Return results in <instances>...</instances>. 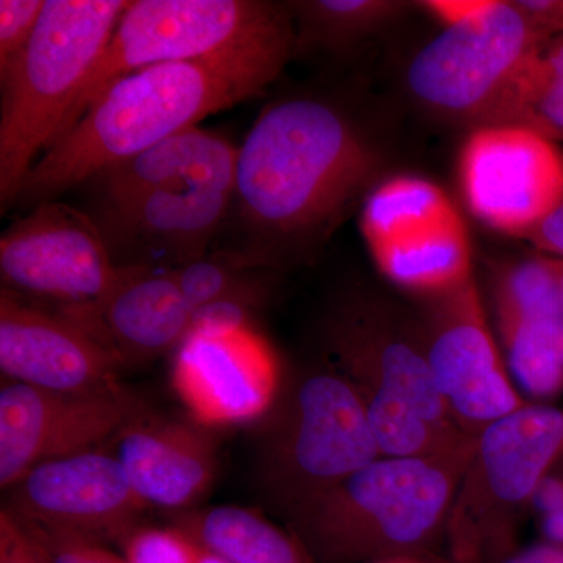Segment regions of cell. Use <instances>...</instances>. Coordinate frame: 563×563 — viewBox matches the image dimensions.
<instances>
[{
    "label": "cell",
    "instance_id": "32",
    "mask_svg": "<svg viewBox=\"0 0 563 563\" xmlns=\"http://www.w3.org/2000/svg\"><path fill=\"white\" fill-rule=\"evenodd\" d=\"M529 240L543 254L554 255L563 261V195L558 206L528 236Z\"/></svg>",
    "mask_w": 563,
    "mask_h": 563
},
{
    "label": "cell",
    "instance_id": "15",
    "mask_svg": "<svg viewBox=\"0 0 563 563\" xmlns=\"http://www.w3.org/2000/svg\"><path fill=\"white\" fill-rule=\"evenodd\" d=\"M7 492L14 517L103 543L121 544L150 509L103 448L41 463Z\"/></svg>",
    "mask_w": 563,
    "mask_h": 563
},
{
    "label": "cell",
    "instance_id": "12",
    "mask_svg": "<svg viewBox=\"0 0 563 563\" xmlns=\"http://www.w3.org/2000/svg\"><path fill=\"white\" fill-rule=\"evenodd\" d=\"M459 184L474 218L526 239L563 195V155L554 141L512 124L477 125L459 155Z\"/></svg>",
    "mask_w": 563,
    "mask_h": 563
},
{
    "label": "cell",
    "instance_id": "24",
    "mask_svg": "<svg viewBox=\"0 0 563 563\" xmlns=\"http://www.w3.org/2000/svg\"><path fill=\"white\" fill-rule=\"evenodd\" d=\"M512 124L563 141V32L547 36L481 125Z\"/></svg>",
    "mask_w": 563,
    "mask_h": 563
},
{
    "label": "cell",
    "instance_id": "36",
    "mask_svg": "<svg viewBox=\"0 0 563 563\" xmlns=\"http://www.w3.org/2000/svg\"><path fill=\"white\" fill-rule=\"evenodd\" d=\"M199 563H229L224 561V559L220 558V555L210 553V551L203 550L201 548V558H199Z\"/></svg>",
    "mask_w": 563,
    "mask_h": 563
},
{
    "label": "cell",
    "instance_id": "27",
    "mask_svg": "<svg viewBox=\"0 0 563 563\" xmlns=\"http://www.w3.org/2000/svg\"><path fill=\"white\" fill-rule=\"evenodd\" d=\"M125 563H199L201 547L176 526H143L121 543Z\"/></svg>",
    "mask_w": 563,
    "mask_h": 563
},
{
    "label": "cell",
    "instance_id": "13",
    "mask_svg": "<svg viewBox=\"0 0 563 563\" xmlns=\"http://www.w3.org/2000/svg\"><path fill=\"white\" fill-rule=\"evenodd\" d=\"M421 333L437 390L466 435L528 406L507 373L474 279L429 299Z\"/></svg>",
    "mask_w": 563,
    "mask_h": 563
},
{
    "label": "cell",
    "instance_id": "33",
    "mask_svg": "<svg viewBox=\"0 0 563 563\" xmlns=\"http://www.w3.org/2000/svg\"><path fill=\"white\" fill-rule=\"evenodd\" d=\"M517 3L548 35L563 32V0H517Z\"/></svg>",
    "mask_w": 563,
    "mask_h": 563
},
{
    "label": "cell",
    "instance_id": "19",
    "mask_svg": "<svg viewBox=\"0 0 563 563\" xmlns=\"http://www.w3.org/2000/svg\"><path fill=\"white\" fill-rule=\"evenodd\" d=\"M174 383L196 420L232 424L272 409L279 374L272 351L251 329L192 332L176 351Z\"/></svg>",
    "mask_w": 563,
    "mask_h": 563
},
{
    "label": "cell",
    "instance_id": "26",
    "mask_svg": "<svg viewBox=\"0 0 563 563\" xmlns=\"http://www.w3.org/2000/svg\"><path fill=\"white\" fill-rule=\"evenodd\" d=\"M174 279L192 310L231 303L254 313L268 295L263 269L250 268L220 251L173 269Z\"/></svg>",
    "mask_w": 563,
    "mask_h": 563
},
{
    "label": "cell",
    "instance_id": "16",
    "mask_svg": "<svg viewBox=\"0 0 563 563\" xmlns=\"http://www.w3.org/2000/svg\"><path fill=\"white\" fill-rule=\"evenodd\" d=\"M231 203L229 192L187 185L96 206L91 217L118 268L173 272L209 254Z\"/></svg>",
    "mask_w": 563,
    "mask_h": 563
},
{
    "label": "cell",
    "instance_id": "18",
    "mask_svg": "<svg viewBox=\"0 0 563 563\" xmlns=\"http://www.w3.org/2000/svg\"><path fill=\"white\" fill-rule=\"evenodd\" d=\"M95 340L121 368L144 365L179 350L195 331V310L172 272L125 268L98 301L52 307Z\"/></svg>",
    "mask_w": 563,
    "mask_h": 563
},
{
    "label": "cell",
    "instance_id": "17",
    "mask_svg": "<svg viewBox=\"0 0 563 563\" xmlns=\"http://www.w3.org/2000/svg\"><path fill=\"white\" fill-rule=\"evenodd\" d=\"M0 369L5 380L68 395L125 388L120 363L55 310L0 291Z\"/></svg>",
    "mask_w": 563,
    "mask_h": 563
},
{
    "label": "cell",
    "instance_id": "34",
    "mask_svg": "<svg viewBox=\"0 0 563 563\" xmlns=\"http://www.w3.org/2000/svg\"><path fill=\"white\" fill-rule=\"evenodd\" d=\"M488 563H563V544L540 543L525 550H514Z\"/></svg>",
    "mask_w": 563,
    "mask_h": 563
},
{
    "label": "cell",
    "instance_id": "14",
    "mask_svg": "<svg viewBox=\"0 0 563 563\" xmlns=\"http://www.w3.org/2000/svg\"><path fill=\"white\" fill-rule=\"evenodd\" d=\"M147 409L131 388L68 395L3 379L0 388V487L9 490L41 463L99 450Z\"/></svg>",
    "mask_w": 563,
    "mask_h": 563
},
{
    "label": "cell",
    "instance_id": "22",
    "mask_svg": "<svg viewBox=\"0 0 563 563\" xmlns=\"http://www.w3.org/2000/svg\"><path fill=\"white\" fill-rule=\"evenodd\" d=\"M239 146L220 133L191 128L103 172L87 184L96 206L129 201L166 188L201 185L233 196Z\"/></svg>",
    "mask_w": 563,
    "mask_h": 563
},
{
    "label": "cell",
    "instance_id": "1",
    "mask_svg": "<svg viewBox=\"0 0 563 563\" xmlns=\"http://www.w3.org/2000/svg\"><path fill=\"white\" fill-rule=\"evenodd\" d=\"M380 155L343 102L292 92L239 146L231 210L214 251L282 272L312 258L376 185Z\"/></svg>",
    "mask_w": 563,
    "mask_h": 563
},
{
    "label": "cell",
    "instance_id": "4",
    "mask_svg": "<svg viewBox=\"0 0 563 563\" xmlns=\"http://www.w3.org/2000/svg\"><path fill=\"white\" fill-rule=\"evenodd\" d=\"M131 0H46L20 60L0 74V207L16 202L35 162L62 135L81 87Z\"/></svg>",
    "mask_w": 563,
    "mask_h": 563
},
{
    "label": "cell",
    "instance_id": "20",
    "mask_svg": "<svg viewBox=\"0 0 563 563\" xmlns=\"http://www.w3.org/2000/svg\"><path fill=\"white\" fill-rule=\"evenodd\" d=\"M109 444L136 495L169 514L192 509L217 477V437L195 417H168L147 407Z\"/></svg>",
    "mask_w": 563,
    "mask_h": 563
},
{
    "label": "cell",
    "instance_id": "25",
    "mask_svg": "<svg viewBox=\"0 0 563 563\" xmlns=\"http://www.w3.org/2000/svg\"><path fill=\"white\" fill-rule=\"evenodd\" d=\"M295 57L309 52L343 55L383 31L407 9L395 0H301L291 2Z\"/></svg>",
    "mask_w": 563,
    "mask_h": 563
},
{
    "label": "cell",
    "instance_id": "21",
    "mask_svg": "<svg viewBox=\"0 0 563 563\" xmlns=\"http://www.w3.org/2000/svg\"><path fill=\"white\" fill-rule=\"evenodd\" d=\"M493 303L515 379L540 398L561 391V258H525L499 269L493 282Z\"/></svg>",
    "mask_w": 563,
    "mask_h": 563
},
{
    "label": "cell",
    "instance_id": "2",
    "mask_svg": "<svg viewBox=\"0 0 563 563\" xmlns=\"http://www.w3.org/2000/svg\"><path fill=\"white\" fill-rule=\"evenodd\" d=\"M295 41L296 36L210 60L166 63L125 74L41 155L14 206L33 209L57 201L103 169L198 128L203 118L257 98L295 58Z\"/></svg>",
    "mask_w": 563,
    "mask_h": 563
},
{
    "label": "cell",
    "instance_id": "6",
    "mask_svg": "<svg viewBox=\"0 0 563 563\" xmlns=\"http://www.w3.org/2000/svg\"><path fill=\"white\" fill-rule=\"evenodd\" d=\"M563 459V409L528 406L477 435L446 526L450 558L488 563L515 550L518 523Z\"/></svg>",
    "mask_w": 563,
    "mask_h": 563
},
{
    "label": "cell",
    "instance_id": "9",
    "mask_svg": "<svg viewBox=\"0 0 563 563\" xmlns=\"http://www.w3.org/2000/svg\"><path fill=\"white\" fill-rule=\"evenodd\" d=\"M547 36L517 2L492 0L415 54L407 87L421 106L477 128Z\"/></svg>",
    "mask_w": 563,
    "mask_h": 563
},
{
    "label": "cell",
    "instance_id": "23",
    "mask_svg": "<svg viewBox=\"0 0 563 563\" xmlns=\"http://www.w3.org/2000/svg\"><path fill=\"white\" fill-rule=\"evenodd\" d=\"M169 521L229 563H318L295 533L246 507L181 510Z\"/></svg>",
    "mask_w": 563,
    "mask_h": 563
},
{
    "label": "cell",
    "instance_id": "29",
    "mask_svg": "<svg viewBox=\"0 0 563 563\" xmlns=\"http://www.w3.org/2000/svg\"><path fill=\"white\" fill-rule=\"evenodd\" d=\"M44 7L46 0H0V74L27 49Z\"/></svg>",
    "mask_w": 563,
    "mask_h": 563
},
{
    "label": "cell",
    "instance_id": "3",
    "mask_svg": "<svg viewBox=\"0 0 563 563\" xmlns=\"http://www.w3.org/2000/svg\"><path fill=\"white\" fill-rule=\"evenodd\" d=\"M476 444V442H474ZM474 444L429 457H380L285 517L318 563H372L432 551Z\"/></svg>",
    "mask_w": 563,
    "mask_h": 563
},
{
    "label": "cell",
    "instance_id": "28",
    "mask_svg": "<svg viewBox=\"0 0 563 563\" xmlns=\"http://www.w3.org/2000/svg\"><path fill=\"white\" fill-rule=\"evenodd\" d=\"M18 520L38 540L51 563H125L122 554L114 553L107 543L91 537L29 523L21 518Z\"/></svg>",
    "mask_w": 563,
    "mask_h": 563
},
{
    "label": "cell",
    "instance_id": "31",
    "mask_svg": "<svg viewBox=\"0 0 563 563\" xmlns=\"http://www.w3.org/2000/svg\"><path fill=\"white\" fill-rule=\"evenodd\" d=\"M490 2L492 0H426L420 7L437 21L442 22L444 29L472 20L483 13Z\"/></svg>",
    "mask_w": 563,
    "mask_h": 563
},
{
    "label": "cell",
    "instance_id": "7",
    "mask_svg": "<svg viewBox=\"0 0 563 563\" xmlns=\"http://www.w3.org/2000/svg\"><path fill=\"white\" fill-rule=\"evenodd\" d=\"M295 36L290 3L131 0L109 46L81 87L60 136L110 84L133 70L166 63L210 60Z\"/></svg>",
    "mask_w": 563,
    "mask_h": 563
},
{
    "label": "cell",
    "instance_id": "8",
    "mask_svg": "<svg viewBox=\"0 0 563 563\" xmlns=\"http://www.w3.org/2000/svg\"><path fill=\"white\" fill-rule=\"evenodd\" d=\"M361 229L379 272L415 295L437 298L473 279V247L457 207L433 181L398 174L374 185Z\"/></svg>",
    "mask_w": 563,
    "mask_h": 563
},
{
    "label": "cell",
    "instance_id": "35",
    "mask_svg": "<svg viewBox=\"0 0 563 563\" xmlns=\"http://www.w3.org/2000/svg\"><path fill=\"white\" fill-rule=\"evenodd\" d=\"M372 563H459L453 558H444L433 553V551H415V553H404L390 555V558L380 559Z\"/></svg>",
    "mask_w": 563,
    "mask_h": 563
},
{
    "label": "cell",
    "instance_id": "37",
    "mask_svg": "<svg viewBox=\"0 0 563 563\" xmlns=\"http://www.w3.org/2000/svg\"><path fill=\"white\" fill-rule=\"evenodd\" d=\"M561 288H562V298H563V261H561Z\"/></svg>",
    "mask_w": 563,
    "mask_h": 563
},
{
    "label": "cell",
    "instance_id": "30",
    "mask_svg": "<svg viewBox=\"0 0 563 563\" xmlns=\"http://www.w3.org/2000/svg\"><path fill=\"white\" fill-rule=\"evenodd\" d=\"M0 563H51L38 540L7 507L0 510Z\"/></svg>",
    "mask_w": 563,
    "mask_h": 563
},
{
    "label": "cell",
    "instance_id": "10",
    "mask_svg": "<svg viewBox=\"0 0 563 563\" xmlns=\"http://www.w3.org/2000/svg\"><path fill=\"white\" fill-rule=\"evenodd\" d=\"M321 339L324 361L357 388L363 402L401 404L444 432L466 435L437 390L421 329L387 303L344 296L325 314Z\"/></svg>",
    "mask_w": 563,
    "mask_h": 563
},
{
    "label": "cell",
    "instance_id": "11",
    "mask_svg": "<svg viewBox=\"0 0 563 563\" xmlns=\"http://www.w3.org/2000/svg\"><path fill=\"white\" fill-rule=\"evenodd\" d=\"M91 214L51 201L0 236L3 290L54 307L98 301L124 277Z\"/></svg>",
    "mask_w": 563,
    "mask_h": 563
},
{
    "label": "cell",
    "instance_id": "5",
    "mask_svg": "<svg viewBox=\"0 0 563 563\" xmlns=\"http://www.w3.org/2000/svg\"><path fill=\"white\" fill-rule=\"evenodd\" d=\"M257 453V487L284 518L384 457L361 393L322 362L296 376Z\"/></svg>",
    "mask_w": 563,
    "mask_h": 563
}]
</instances>
